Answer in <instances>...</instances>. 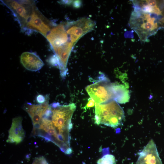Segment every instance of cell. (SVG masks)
<instances>
[{
    "mask_svg": "<svg viewBox=\"0 0 164 164\" xmlns=\"http://www.w3.org/2000/svg\"><path fill=\"white\" fill-rule=\"evenodd\" d=\"M133 7L129 22V26L141 41L148 42L149 38L154 35L158 29L155 16L158 15L145 12L137 6Z\"/></svg>",
    "mask_w": 164,
    "mask_h": 164,
    "instance_id": "cell-2",
    "label": "cell"
},
{
    "mask_svg": "<svg viewBox=\"0 0 164 164\" xmlns=\"http://www.w3.org/2000/svg\"><path fill=\"white\" fill-rule=\"evenodd\" d=\"M95 123L112 127L119 125L124 118L122 108L114 100L101 104L95 103Z\"/></svg>",
    "mask_w": 164,
    "mask_h": 164,
    "instance_id": "cell-3",
    "label": "cell"
},
{
    "mask_svg": "<svg viewBox=\"0 0 164 164\" xmlns=\"http://www.w3.org/2000/svg\"><path fill=\"white\" fill-rule=\"evenodd\" d=\"M48 61L51 65L54 66H57L59 65V60L56 56L54 55L49 59Z\"/></svg>",
    "mask_w": 164,
    "mask_h": 164,
    "instance_id": "cell-15",
    "label": "cell"
},
{
    "mask_svg": "<svg viewBox=\"0 0 164 164\" xmlns=\"http://www.w3.org/2000/svg\"><path fill=\"white\" fill-rule=\"evenodd\" d=\"M54 51L67 42H70L64 25L61 23L52 28L46 36Z\"/></svg>",
    "mask_w": 164,
    "mask_h": 164,
    "instance_id": "cell-9",
    "label": "cell"
},
{
    "mask_svg": "<svg viewBox=\"0 0 164 164\" xmlns=\"http://www.w3.org/2000/svg\"><path fill=\"white\" fill-rule=\"evenodd\" d=\"M59 3L66 5H70L73 2L72 0H61L58 2Z\"/></svg>",
    "mask_w": 164,
    "mask_h": 164,
    "instance_id": "cell-20",
    "label": "cell"
},
{
    "mask_svg": "<svg viewBox=\"0 0 164 164\" xmlns=\"http://www.w3.org/2000/svg\"><path fill=\"white\" fill-rule=\"evenodd\" d=\"M115 89L114 100L118 103H124L127 102L129 97L128 92L121 84H114Z\"/></svg>",
    "mask_w": 164,
    "mask_h": 164,
    "instance_id": "cell-13",
    "label": "cell"
},
{
    "mask_svg": "<svg viewBox=\"0 0 164 164\" xmlns=\"http://www.w3.org/2000/svg\"><path fill=\"white\" fill-rule=\"evenodd\" d=\"M116 160L115 157L109 153L104 155L97 162V164H114Z\"/></svg>",
    "mask_w": 164,
    "mask_h": 164,
    "instance_id": "cell-14",
    "label": "cell"
},
{
    "mask_svg": "<svg viewBox=\"0 0 164 164\" xmlns=\"http://www.w3.org/2000/svg\"><path fill=\"white\" fill-rule=\"evenodd\" d=\"M82 5V2L79 0H76L73 2V7L76 8H78L80 7Z\"/></svg>",
    "mask_w": 164,
    "mask_h": 164,
    "instance_id": "cell-18",
    "label": "cell"
},
{
    "mask_svg": "<svg viewBox=\"0 0 164 164\" xmlns=\"http://www.w3.org/2000/svg\"><path fill=\"white\" fill-rule=\"evenodd\" d=\"M50 105L51 114L48 118L51 121L56 134L55 144L64 152L71 149L70 132L72 127L71 120L76 106L74 103L61 105L58 102Z\"/></svg>",
    "mask_w": 164,
    "mask_h": 164,
    "instance_id": "cell-1",
    "label": "cell"
},
{
    "mask_svg": "<svg viewBox=\"0 0 164 164\" xmlns=\"http://www.w3.org/2000/svg\"><path fill=\"white\" fill-rule=\"evenodd\" d=\"M86 89L95 103L101 104L114 100V84L111 83L103 73L100 75L96 82L88 86Z\"/></svg>",
    "mask_w": 164,
    "mask_h": 164,
    "instance_id": "cell-4",
    "label": "cell"
},
{
    "mask_svg": "<svg viewBox=\"0 0 164 164\" xmlns=\"http://www.w3.org/2000/svg\"><path fill=\"white\" fill-rule=\"evenodd\" d=\"M22 118L20 117H16L12 119L7 142L17 144L23 140L25 133L22 128Z\"/></svg>",
    "mask_w": 164,
    "mask_h": 164,
    "instance_id": "cell-11",
    "label": "cell"
},
{
    "mask_svg": "<svg viewBox=\"0 0 164 164\" xmlns=\"http://www.w3.org/2000/svg\"><path fill=\"white\" fill-rule=\"evenodd\" d=\"M95 25L90 19L84 18L67 22L65 26L70 41L75 45L80 38L93 30Z\"/></svg>",
    "mask_w": 164,
    "mask_h": 164,
    "instance_id": "cell-6",
    "label": "cell"
},
{
    "mask_svg": "<svg viewBox=\"0 0 164 164\" xmlns=\"http://www.w3.org/2000/svg\"><path fill=\"white\" fill-rule=\"evenodd\" d=\"M32 164H48L46 159L43 156L36 158Z\"/></svg>",
    "mask_w": 164,
    "mask_h": 164,
    "instance_id": "cell-16",
    "label": "cell"
},
{
    "mask_svg": "<svg viewBox=\"0 0 164 164\" xmlns=\"http://www.w3.org/2000/svg\"><path fill=\"white\" fill-rule=\"evenodd\" d=\"M94 105V101L91 99L90 98L87 102L86 107L87 108H89L93 107Z\"/></svg>",
    "mask_w": 164,
    "mask_h": 164,
    "instance_id": "cell-19",
    "label": "cell"
},
{
    "mask_svg": "<svg viewBox=\"0 0 164 164\" xmlns=\"http://www.w3.org/2000/svg\"><path fill=\"white\" fill-rule=\"evenodd\" d=\"M47 96L45 97L42 95H39L36 98L37 102L40 104L44 103L46 100Z\"/></svg>",
    "mask_w": 164,
    "mask_h": 164,
    "instance_id": "cell-17",
    "label": "cell"
},
{
    "mask_svg": "<svg viewBox=\"0 0 164 164\" xmlns=\"http://www.w3.org/2000/svg\"><path fill=\"white\" fill-rule=\"evenodd\" d=\"M13 12L23 29L35 9V2L31 0H2Z\"/></svg>",
    "mask_w": 164,
    "mask_h": 164,
    "instance_id": "cell-5",
    "label": "cell"
},
{
    "mask_svg": "<svg viewBox=\"0 0 164 164\" xmlns=\"http://www.w3.org/2000/svg\"><path fill=\"white\" fill-rule=\"evenodd\" d=\"M20 60L26 69L31 71H36L39 70L44 64L40 57L33 52L23 53L21 55Z\"/></svg>",
    "mask_w": 164,
    "mask_h": 164,
    "instance_id": "cell-12",
    "label": "cell"
},
{
    "mask_svg": "<svg viewBox=\"0 0 164 164\" xmlns=\"http://www.w3.org/2000/svg\"><path fill=\"white\" fill-rule=\"evenodd\" d=\"M52 26V22L43 15L36 7L22 29L26 30V29L36 31L46 37Z\"/></svg>",
    "mask_w": 164,
    "mask_h": 164,
    "instance_id": "cell-7",
    "label": "cell"
},
{
    "mask_svg": "<svg viewBox=\"0 0 164 164\" xmlns=\"http://www.w3.org/2000/svg\"><path fill=\"white\" fill-rule=\"evenodd\" d=\"M139 154L135 164H162L156 145L152 139Z\"/></svg>",
    "mask_w": 164,
    "mask_h": 164,
    "instance_id": "cell-8",
    "label": "cell"
},
{
    "mask_svg": "<svg viewBox=\"0 0 164 164\" xmlns=\"http://www.w3.org/2000/svg\"><path fill=\"white\" fill-rule=\"evenodd\" d=\"M49 99L48 96H47L46 101L43 103L34 104L27 103L24 105V109L30 117L33 125L40 122L49 105Z\"/></svg>",
    "mask_w": 164,
    "mask_h": 164,
    "instance_id": "cell-10",
    "label": "cell"
}]
</instances>
